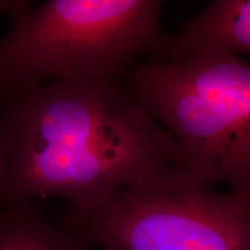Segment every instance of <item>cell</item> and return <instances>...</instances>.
<instances>
[{
    "label": "cell",
    "mask_w": 250,
    "mask_h": 250,
    "mask_svg": "<svg viewBox=\"0 0 250 250\" xmlns=\"http://www.w3.org/2000/svg\"><path fill=\"white\" fill-rule=\"evenodd\" d=\"M0 202L57 197L83 213L121 190L189 170L182 149L116 79L54 81L0 104Z\"/></svg>",
    "instance_id": "6da1fadb"
},
{
    "label": "cell",
    "mask_w": 250,
    "mask_h": 250,
    "mask_svg": "<svg viewBox=\"0 0 250 250\" xmlns=\"http://www.w3.org/2000/svg\"><path fill=\"white\" fill-rule=\"evenodd\" d=\"M159 0H50L15 18L0 40V104L54 81L117 79L143 56L165 59L171 39Z\"/></svg>",
    "instance_id": "7a4b0ae2"
},
{
    "label": "cell",
    "mask_w": 250,
    "mask_h": 250,
    "mask_svg": "<svg viewBox=\"0 0 250 250\" xmlns=\"http://www.w3.org/2000/svg\"><path fill=\"white\" fill-rule=\"evenodd\" d=\"M125 87L182 149L201 183L250 196V64L226 52L140 62Z\"/></svg>",
    "instance_id": "3957f363"
},
{
    "label": "cell",
    "mask_w": 250,
    "mask_h": 250,
    "mask_svg": "<svg viewBox=\"0 0 250 250\" xmlns=\"http://www.w3.org/2000/svg\"><path fill=\"white\" fill-rule=\"evenodd\" d=\"M61 224L101 250H250V196L177 170L67 212Z\"/></svg>",
    "instance_id": "277c9868"
},
{
    "label": "cell",
    "mask_w": 250,
    "mask_h": 250,
    "mask_svg": "<svg viewBox=\"0 0 250 250\" xmlns=\"http://www.w3.org/2000/svg\"><path fill=\"white\" fill-rule=\"evenodd\" d=\"M250 55V0H214L181 27L167 58L195 52Z\"/></svg>",
    "instance_id": "5b68a950"
},
{
    "label": "cell",
    "mask_w": 250,
    "mask_h": 250,
    "mask_svg": "<svg viewBox=\"0 0 250 250\" xmlns=\"http://www.w3.org/2000/svg\"><path fill=\"white\" fill-rule=\"evenodd\" d=\"M0 250H90L79 235L29 203L0 202Z\"/></svg>",
    "instance_id": "8992f818"
},
{
    "label": "cell",
    "mask_w": 250,
    "mask_h": 250,
    "mask_svg": "<svg viewBox=\"0 0 250 250\" xmlns=\"http://www.w3.org/2000/svg\"><path fill=\"white\" fill-rule=\"evenodd\" d=\"M2 173H4V168H2V162H1V159H0V181H1Z\"/></svg>",
    "instance_id": "52a82bcc"
}]
</instances>
